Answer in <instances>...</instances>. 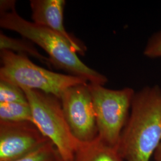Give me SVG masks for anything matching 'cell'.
<instances>
[{"label": "cell", "instance_id": "3", "mask_svg": "<svg viewBox=\"0 0 161 161\" xmlns=\"http://www.w3.org/2000/svg\"><path fill=\"white\" fill-rule=\"evenodd\" d=\"M0 80L21 88L38 90L60 98L69 87L89 83L74 75H65L34 64L28 56L3 50L0 51Z\"/></svg>", "mask_w": 161, "mask_h": 161}, {"label": "cell", "instance_id": "7", "mask_svg": "<svg viewBox=\"0 0 161 161\" xmlns=\"http://www.w3.org/2000/svg\"><path fill=\"white\" fill-rule=\"evenodd\" d=\"M50 141L32 122L0 121V161L17 160Z\"/></svg>", "mask_w": 161, "mask_h": 161}, {"label": "cell", "instance_id": "1", "mask_svg": "<svg viewBox=\"0 0 161 161\" xmlns=\"http://www.w3.org/2000/svg\"><path fill=\"white\" fill-rule=\"evenodd\" d=\"M161 143V88L146 86L132 100L116 147L125 161H149Z\"/></svg>", "mask_w": 161, "mask_h": 161}, {"label": "cell", "instance_id": "5", "mask_svg": "<svg viewBox=\"0 0 161 161\" xmlns=\"http://www.w3.org/2000/svg\"><path fill=\"white\" fill-rule=\"evenodd\" d=\"M88 86L96 114L97 136L106 143L116 147L136 92L131 88L115 90L91 83Z\"/></svg>", "mask_w": 161, "mask_h": 161}, {"label": "cell", "instance_id": "14", "mask_svg": "<svg viewBox=\"0 0 161 161\" xmlns=\"http://www.w3.org/2000/svg\"><path fill=\"white\" fill-rule=\"evenodd\" d=\"M143 53L147 58H161V31L150 37Z\"/></svg>", "mask_w": 161, "mask_h": 161}, {"label": "cell", "instance_id": "12", "mask_svg": "<svg viewBox=\"0 0 161 161\" xmlns=\"http://www.w3.org/2000/svg\"><path fill=\"white\" fill-rule=\"evenodd\" d=\"M13 161H63L58 149L51 141L40 149Z\"/></svg>", "mask_w": 161, "mask_h": 161}, {"label": "cell", "instance_id": "15", "mask_svg": "<svg viewBox=\"0 0 161 161\" xmlns=\"http://www.w3.org/2000/svg\"><path fill=\"white\" fill-rule=\"evenodd\" d=\"M155 159L156 161H161V143L155 150Z\"/></svg>", "mask_w": 161, "mask_h": 161}, {"label": "cell", "instance_id": "9", "mask_svg": "<svg viewBox=\"0 0 161 161\" xmlns=\"http://www.w3.org/2000/svg\"><path fill=\"white\" fill-rule=\"evenodd\" d=\"M74 161H125L116 147L104 142L98 136L88 142H80Z\"/></svg>", "mask_w": 161, "mask_h": 161}, {"label": "cell", "instance_id": "6", "mask_svg": "<svg viewBox=\"0 0 161 161\" xmlns=\"http://www.w3.org/2000/svg\"><path fill=\"white\" fill-rule=\"evenodd\" d=\"M88 84L69 87L60 98L65 118L73 134L80 142L90 141L98 135L96 114Z\"/></svg>", "mask_w": 161, "mask_h": 161}, {"label": "cell", "instance_id": "8", "mask_svg": "<svg viewBox=\"0 0 161 161\" xmlns=\"http://www.w3.org/2000/svg\"><path fill=\"white\" fill-rule=\"evenodd\" d=\"M34 23L50 29L69 41L76 52L84 55L85 47L69 34L64 25V0H32L30 2Z\"/></svg>", "mask_w": 161, "mask_h": 161}, {"label": "cell", "instance_id": "11", "mask_svg": "<svg viewBox=\"0 0 161 161\" xmlns=\"http://www.w3.org/2000/svg\"><path fill=\"white\" fill-rule=\"evenodd\" d=\"M0 121L33 122L32 110L28 102L0 103Z\"/></svg>", "mask_w": 161, "mask_h": 161}, {"label": "cell", "instance_id": "4", "mask_svg": "<svg viewBox=\"0 0 161 161\" xmlns=\"http://www.w3.org/2000/svg\"><path fill=\"white\" fill-rule=\"evenodd\" d=\"M22 89L32 110L34 124L55 146L63 161H74L80 141L76 138L69 127L60 100L38 90Z\"/></svg>", "mask_w": 161, "mask_h": 161}, {"label": "cell", "instance_id": "13", "mask_svg": "<svg viewBox=\"0 0 161 161\" xmlns=\"http://www.w3.org/2000/svg\"><path fill=\"white\" fill-rule=\"evenodd\" d=\"M27 102L26 94L20 87L0 80V103Z\"/></svg>", "mask_w": 161, "mask_h": 161}, {"label": "cell", "instance_id": "10", "mask_svg": "<svg viewBox=\"0 0 161 161\" xmlns=\"http://www.w3.org/2000/svg\"><path fill=\"white\" fill-rule=\"evenodd\" d=\"M0 50H6L26 56H31L38 59L42 64H46L48 67L52 68L50 58L42 55L33 46L32 42L27 39L24 40L13 38L1 32L0 34Z\"/></svg>", "mask_w": 161, "mask_h": 161}, {"label": "cell", "instance_id": "2", "mask_svg": "<svg viewBox=\"0 0 161 161\" xmlns=\"http://www.w3.org/2000/svg\"><path fill=\"white\" fill-rule=\"evenodd\" d=\"M0 26L16 32L36 44L48 55L52 66L70 75L79 76L89 83L103 86L108 78L84 64L68 41L52 30L29 22L17 13L15 7L0 12Z\"/></svg>", "mask_w": 161, "mask_h": 161}]
</instances>
